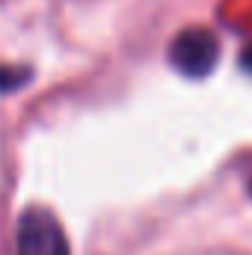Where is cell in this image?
I'll list each match as a JSON object with an SVG mask.
<instances>
[{
  "mask_svg": "<svg viewBox=\"0 0 252 255\" xmlns=\"http://www.w3.org/2000/svg\"><path fill=\"white\" fill-rule=\"evenodd\" d=\"M241 63H244V68H247V71L252 74V42L247 45V48H244V54H241Z\"/></svg>",
  "mask_w": 252,
  "mask_h": 255,
  "instance_id": "3",
  "label": "cell"
},
{
  "mask_svg": "<svg viewBox=\"0 0 252 255\" xmlns=\"http://www.w3.org/2000/svg\"><path fill=\"white\" fill-rule=\"evenodd\" d=\"M217 57H220V42L205 27L181 30L172 39V45H169V63H172V68L181 71L184 77H193V80L208 77L214 71V65H217Z\"/></svg>",
  "mask_w": 252,
  "mask_h": 255,
  "instance_id": "1",
  "label": "cell"
},
{
  "mask_svg": "<svg viewBox=\"0 0 252 255\" xmlns=\"http://www.w3.org/2000/svg\"><path fill=\"white\" fill-rule=\"evenodd\" d=\"M18 250L15 255H68L63 226L54 214L42 208H30L18 220Z\"/></svg>",
  "mask_w": 252,
  "mask_h": 255,
  "instance_id": "2",
  "label": "cell"
},
{
  "mask_svg": "<svg viewBox=\"0 0 252 255\" xmlns=\"http://www.w3.org/2000/svg\"><path fill=\"white\" fill-rule=\"evenodd\" d=\"M250 190H252V181H250Z\"/></svg>",
  "mask_w": 252,
  "mask_h": 255,
  "instance_id": "4",
  "label": "cell"
}]
</instances>
